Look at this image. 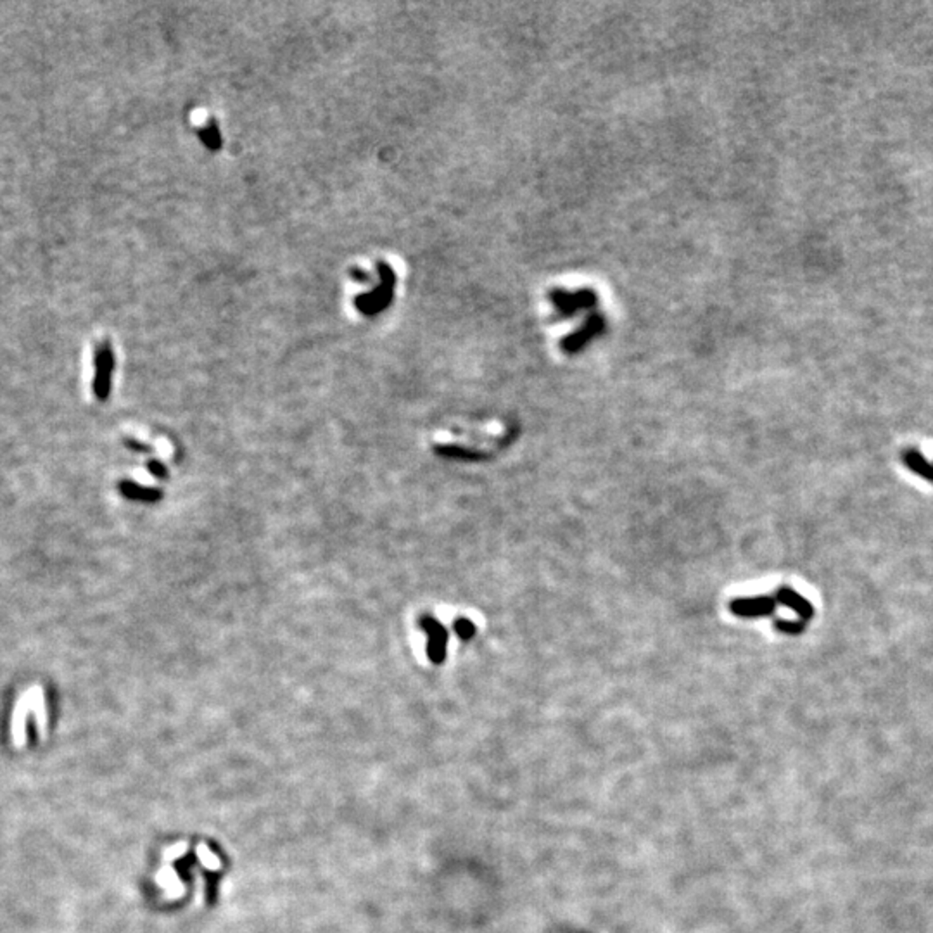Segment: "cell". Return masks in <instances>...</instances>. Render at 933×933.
<instances>
[{
    "label": "cell",
    "instance_id": "3957f363",
    "mask_svg": "<svg viewBox=\"0 0 933 933\" xmlns=\"http://www.w3.org/2000/svg\"><path fill=\"white\" fill-rule=\"evenodd\" d=\"M776 627H778V629H782V631H785V633H797V631L802 629L804 624H802V622L778 621V622H776Z\"/></svg>",
    "mask_w": 933,
    "mask_h": 933
},
{
    "label": "cell",
    "instance_id": "6da1fadb",
    "mask_svg": "<svg viewBox=\"0 0 933 933\" xmlns=\"http://www.w3.org/2000/svg\"><path fill=\"white\" fill-rule=\"evenodd\" d=\"M774 607V597L742 598V600H735L731 603V612L740 615V617H757V615L771 614Z\"/></svg>",
    "mask_w": 933,
    "mask_h": 933
},
{
    "label": "cell",
    "instance_id": "7a4b0ae2",
    "mask_svg": "<svg viewBox=\"0 0 933 933\" xmlns=\"http://www.w3.org/2000/svg\"><path fill=\"white\" fill-rule=\"evenodd\" d=\"M776 600H778L779 603H783V605L790 607V609H794L795 612H799L800 615H802V619H809L812 615V607L806 600H804L802 597H799L795 591L779 590L778 593H776Z\"/></svg>",
    "mask_w": 933,
    "mask_h": 933
}]
</instances>
